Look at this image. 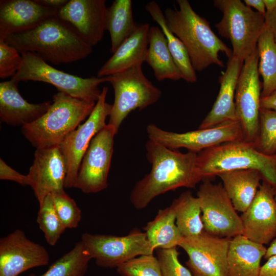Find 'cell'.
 Returning <instances> with one entry per match:
<instances>
[{"label": "cell", "instance_id": "6da1fadb", "mask_svg": "<svg viewBox=\"0 0 276 276\" xmlns=\"http://www.w3.org/2000/svg\"><path fill=\"white\" fill-rule=\"evenodd\" d=\"M146 148L152 168L131 192L130 200L136 209L146 208L154 198L169 191L195 188L202 180L197 167V153H181L151 140Z\"/></svg>", "mask_w": 276, "mask_h": 276}, {"label": "cell", "instance_id": "7a4b0ae2", "mask_svg": "<svg viewBox=\"0 0 276 276\" xmlns=\"http://www.w3.org/2000/svg\"><path fill=\"white\" fill-rule=\"evenodd\" d=\"M5 40L20 53L30 52L56 65L81 60L93 52V47L75 28L57 16L29 30L10 35Z\"/></svg>", "mask_w": 276, "mask_h": 276}, {"label": "cell", "instance_id": "3957f363", "mask_svg": "<svg viewBox=\"0 0 276 276\" xmlns=\"http://www.w3.org/2000/svg\"><path fill=\"white\" fill-rule=\"evenodd\" d=\"M178 8H167L164 15L168 27L183 43L195 71L212 65L224 66L219 57L222 52L228 59L232 50L213 32L209 21L193 10L188 0H177Z\"/></svg>", "mask_w": 276, "mask_h": 276}, {"label": "cell", "instance_id": "277c9868", "mask_svg": "<svg viewBox=\"0 0 276 276\" xmlns=\"http://www.w3.org/2000/svg\"><path fill=\"white\" fill-rule=\"evenodd\" d=\"M96 103L59 91L54 95L48 111L35 121L22 126V133L36 149L59 146L90 115Z\"/></svg>", "mask_w": 276, "mask_h": 276}, {"label": "cell", "instance_id": "5b68a950", "mask_svg": "<svg viewBox=\"0 0 276 276\" xmlns=\"http://www.w3.org/2000/svg\"><path fill=\"white\" fill-rule=\"evenodd\" d=\"M196 164L202 180L226 172L255 169L276 189V155L262 153L252 142L234 141L203 150L197 153Z\"/></svg>", "mask_w": 276, "mask_h": 276}, {"label": "cell", "instance_id": "8992f818", "mask_svg": "<svg viewBox=\"0 0 276 276\" xmlns=\"http://www.w3.org/2000/svg\"><path fill=\"white\" fill-rule=\"evenodd\" d=\"M213 4L223 14L215 25L219 34L231 41L233 56L244 61L257 48L265 27L264 15L240 0H215Z\"/></svg>", "mask_w": 276, "mask_h": 276}, {"label": "cell", "instance_id": "52a82bcc", "mask_svg": "<svg viewBox=\"0 0 276 276\" xmlns=\"http://www.w3.org/2000/svg\"><path fill=\"white\" fill-rule=\"evenodd\" d=\"M139 64L121 72L106 77L112 85L114 100L112 105L108 124L118 132L124 120L132 111L143 109L156 103L161 90L147 78Z\"/></svg>", "mask_w": 276, "mask_h": 276}, {"label": "cell", "instance_id": "ba28073f", "mask_svg": "<svg viewBox=\"0 0 276 276\" xmlns=\"http://www.w3.org/2000/svg\"><path fill=\"white\" fill-rule=\"evenodd\" d=\"M23 62L12 79L15 82L33 81L54 85L60 92L79 99L97 102L101 93L99 86L106 77L82 78L58 70L30 52L20 53Z\"/></svg>", "mask_w": 276, "mask_h": 276}, {"label": "cell", "instance_id": "9c48e42d", "mask_svg": "<svg viewBox=\"0 0 276 276\" xmlns=\"http://www.w3.org/2000/svg\"><path fill=\"white\" fill-rule=\"evenodd\" d=\"M81 241L91 259L105 268L117 267L136 257L153 254L155 250L145 233L137 228L123 236L84 233Z\"/></svg>", "mask_w": 276, "mask_h": 276}, {"label": "cell", "instance_id": "30bf717a", "mask_svg": "<svg viewBox=\"0 0 276 276\" xmlns=\"http://www.w3.org/2000/svg\"><path fill=\"white\" fill-rule=\"evenodd\" d=\"M204 232L219 237L242 235L243 224L222 184L203 180L197 193Z\"/></svg>", "mask_w": 276, "mask_h": 276}, {"label": "cell", "instance_id": "8fae6325", "mask_svg": "<svg viewBox=\"0 0 276 276\" xmlns=\"http://www.w3.org/2000/svg\"><path fill=\"white\" fill-rule=\"evenodd\" d=\"M147 132L149 140L166 147L171 149L184 148L197 153L223 143L245 140L242 127L237 120L184 133L166 131L154 124H150L147 127Z\"/></svg>", "mask_w": 276, "mask_h": 276}, {"label": "cell", "instance_id": "7c38bea8", "mask_svg": "<svg viewBox=\"0 0 276 276\" xmlns=\"http://www.w3.org/2000/svg\"><path fill=\"white\" fill-rule=\"evenodd\" d=\"M117 133L108 124L94 136L82 158L74 188L85 193H97L107 188L114 136Z\"/></svg>", "mask_w": 276, "mask_h": 276}, {"label": "cell", "instance_id": "4fadbf2b", "mask_svg": "<svg viewBox=\"0 0 276 276\" xmlns=\"http://www.w3.org/2000/svg\"><path fill=\"white\" fill-rule=\"evenodd\" d=\"M259 55L256 48L244 61L235 94L237 120L244 140L254 143L259 130L262 85L259 79Z\"/></svg>", "mask_w": 276, "mask_h": 276}, {"label": "cell", "instance_id": "5bb4252c", "mask_svg": "<svg viewBox=\"0 0 276 276\" xmlns=\"http://www.w3.org/2000/svg\"><path fill=\"white\" fill-rule=\"evenodd\" d=\"M108 87H103L95 106L84 123L72 132L59 146L64 157L67 174L65 188H74L82 158L94 136L106 125L112 105L106 101Z\"/></svg>", "mask_w": 276, "mask_h": 276}, {"label": "cell", "instance_id": "9a60e30c", "mask_svg": "<svg viewBox=\"0 0 276 276\" xmlns=\"http://www.w3.org/2000/svg\"><path fill=\"white\" fill-rule=\"evenodd\" d=\"M232 238L219 237L203 232L183 237L179 246L187 254L186 262L193 276H227V257Z\"/></svg>", "mask_w": 276, "mask_h": 276}, {"label": "cell", "instance_id": "2e32d148", "mask_svg": "<svg viewBox=\"0 0 276 276\" xmlns=\"http://www.w3.org/2000/svg\"><path fill=\"white\" fill-rule=\"evenodd\" d=\"M46 248L17 229L0 239V276H18L30 269L49 264Z\"/></svg>", "mask_w": 276, "mask_h": 276}, {"label": "cell", "instance_id": "e0dca14e", "mask_svg": "<svg viewBox=\"0 0 276 276\" xmlns=\"http://www.w3.org/2000/svg\"><path fill=\"white\" fill-rule=\"evenodd\" d=\"M275 189L262 180L248 209L240 216L243 235L256 243L270 244L276 238Z\"/></svg>", "mask_w": 276, "mask_h": 276}, {"label": "cell", "instance_id": "ac0fdd59", "mask_svg": "<svg viewBox=\"0 0 276 276\" xmlns=\"http://www.w3.org/2000/svg\"><path fill=\"white\" fill-rule=\"evenodd\" d=\"M66 174V162L59 146L36 149L27 175L39 205L48 195L64 190Z\"/></svg>", "mask_w": 276, "mask_h": 276}, {"label": "cell", "instance_id": "d6986e66", "mask_svg": "<svg viewBox=\"0 0 276 276\" xmlns=\"http://www.w3.org/2000/svg\"><path fill=\"white\" fill-rule=\"evenodd\" d=\"M107 9L105 0H70L59 9L57 16L93 47L101 41L106 31Z\"/></svg>", "mask_w": 276, "mask_h": 276}, {"label": "cell", "instance_id": "ffe728a7", "mask_svg": "<svg viewBox=\"0 0 276 276\" xmlns=\"http://www.w3.org/2000/svg\"><path fill=\"white\" fill-rule=\"evenodd\" d=\"M58 10L40 4L36 0L0 1V39L36 27Z\"/></svg>", "mask_w": 276, "mask_h": 276}, {"label": "cell", "instance_id": "44dd1931", "mask_svg": "<svg viewBox=\"0 0 276 276\" xmlns=\"http://www.w3.org/2000/svg\"><path fill=\"white\" fill-rule=\"evenodd\" d=\"M244 61L235 56L228 59L226 70L219 76L220 89L210 112L199 129L208 128L223 122L237 120L235 94Z\"/></svg>", "mask_w": 276, "mask_h": 276}, {"label": "cell", "instance_id": "7402d4cb", "mask_svg": "<svg viewBox=\"0 0 276 276\" xmlns=\"http://www.w3.org/2000/svg\"><path fill=\"white\" fill-rule=\"evenodd\" d=\"M17 84L12 79L0 83V119L8 125L24 126L41 117L52 102L29 103L20 94Z\"/></svg>", "mask_w": 276, "mask_h": 276}, {"label": "cell", "instance_id": "603a6c76", "mask_svg": "<svg viewBox=\"0 0 276 276\" xmlns=\"http://www.w3.org/2000/svg\"><path fill=\"white\" fill-rule=\"evenodd\" d=\"M150 28L147 23L139 25L135 31L100 68L97 77H107L145 62Z\"/></svg>", "mask_w": 276, "mask_h": 276}, {"label": "cell", "instance_id": "cb8c5ba5", "mask_svg": "<svg viewBox=\"0 0 276 276\" xmlns=\"http://www.w3.org/2000/svg\"><path fill=\"white\" fill-rule=\"evenodd\" d=\"M267 248L243 235L232 238L227 257V276H258Z\"/></svg>", "mask_w": 276, "mask_h": 276}, {"label": "cell", "instance_id": "d4e9b609", "mask_svg": "<svg viewBox=\"0 0 276 276\" xmlns=\"http://www.w3.org/2000/svg\"><path fill=\"white\" fill-rule=\"evenodd\" d=\"M217 176L237 211L243 213L254 200L261 181L260 172L255 169H241L222 173Z\"/></svg>", "mask_w": 276, "mask_h": 276}, {"label": "cell", "instance_id": "484cf974", "mask_svg": "<svg viewBox=\"0 0 276 276\" xmlns=\"http://www.w3.org/2000/svg\"><path fill=\"white\" fill-rule=\"evenodd\" d=\"M145 62L152 68L158 81L179 80L180 73L168 47L166 38L159 27H150Z\"/></svg>", "mask_w": 276, "mask_h": 276}, {"label": "cell", "instance_id": "4316f807", "mask_svg": "<svg viewBox=\"0 0 276 276\" xmlns=\"http://www.w3.org/2000/svg\"><path fill=\"white\" fill-rule=\"evenodd\" d=\"M144 229L154 249L176 247L183 238L176 225L175 212L171 205L159 210Z\"/></svg>", "mask_w": 276, "mask_h": 276}, {"label": "cell", "instance_id": "83f0119b", "mask_svg": "<svg viewBox=\"0 0 276 276\" xmlns=\"http://www.w3.org/2000/svg\"><path fill=\"white\" fill-rule=\"evenodd\" d=\"M145 9L163 32L167 41L168 48L180 73L181 79L187 82H195L197 80L196 71L192 66L187 49L181 41L168 27L164 13L159 5L155 1H151L146 4Z\"/></svg>", "mask_w": 276, "mask_h": 276}, {"label": "cell", "instance_id": "f1b7e54d", "mask_svg": "<svg viewBox=\"0 0 276 276\" xmlns=\"http://www.w3.org/2000/svg\"><path fill=\"white\" fill-rule=\"evenodd\" d=\"M132 3L131 0H115L107 9L105 27L110 35L113 53L137 28L133 19Z\"/></svg>", "mask_w": 276, "mask_h": 276}, {"label": "cell", "instance_id": "f546056e", "mask_svg": "<svg viewBox=\"0 0 276 276\" xmlns=\"http://www.w3.org/2000/svg\"><path fill=\"white\" fill-rule=\"evenodd\" d=\"M171 205L175 212L176 225L183 237L197 236L203 232L199 201L191 192L181 193Z\"/></svg>", "mask_w": 276, "mask_h": 276}, {"label": "cell", "instance_id": "4dcf8cb0", "mask_svg": "<svg viewBox=\"0 0 276 276\" xmlns=\"http://www.w3.org/2000/svg\"><path fill=\"white\" fill-rule=\"evenodd\" d=\"M258 70L263 79L261 98L276 90V42L270 30L266 26L257 46Z\"/></svg>", "mask_w": 276, "mask_h": 276}, {"label": "cell", "instance_id": "1f68e13d", "mask_svg": "<svg viewBox=\"0 0 276 276\" xmlns=\"http://www.w3.org/2000/svg\"><path fill=\"white\" fill-rule=\"evenodd\" d=\"M88 253L80 241L74 247L55 262L43 273L28 276H84L91 260Z\"/></svg>", "mask_w": 276, "mask_h": 276}, {"label": "cell", "instance_id": "d6a6232c", "mask_svg": "<svg viewBox=\"0 0 276 276\" xmlns=\"http://www.w3.org/2000/svg\"><path fill=\"white\" fill-rule=\"evenodd\" d=\"M39 205L37 222L47 242L54 246L66 228L56 212L51 194L47 196Z\"/></svg>", "mask_w": 276, "mask_h": 276}, {"label": "cell", "instance_id": "836d02e7", "mask_svg": "<svg viewBox=\"0 0 276 276\" xmlns=\"http://www.w3.org/2000/svg\"><path fill=\"white\" fill-rule=\"evenodd\" d=\"M254 144L265 154H276V110L260 109L259 130Z\"/></svg>", "mask_w": 276, "mask_h": 276}, {"label": "cell", "instance_id": "e575fe53", "mask_svg": "<svg viewBox=\"0 0 276 276\" xmlns=\"http://www.w3.org/2000/svg\"><path fill=\"white\" fill-rule=\"evenodd\" d=\"M121 276H162L159 261L153 254L133 258L117 267Z\"/></svg>", "mask_w": 276, "mask_h": 276}, {"label": "cell", "instance_id": "d590c367", "mask_svg": "<svg viewBox=\"0 0 276 276\" xmlns=\"http://www.w3.org/2000/svg\"><path fill=\"white\" fill-rule=\"evenodd\" d=\"M51 195L56 212L66 228H76L81 219V211L75 200L64 190Z\"/></svg>", "mask_w": 276, "mask_h": 276}, {"label": "cell", "instance_id": "8d00e7d4", "mask_svg": "<svg viewBox=\"0 0 276 276\" xmlns=\"http://www.w3.org/2000/svg\"><path fill=\"white\" fill-rule=\"evenodd\" d=\"M178 256L176 247L158 249L157 258L162 276H193L190 270L181 264Z\"/></svg>", "mask_w": 276, "mask_h": 276}, {"label": "cell", "instance_id": "74e56055", "mask_svg": "<svg viewBox=\"0 0 276 276\" xmlns=\"http://www.w3.org/2000/svg\"><path fill=\"white\" fill-rule=\"evenodd\" d=\"M21 54L5 40L0 39V78L4 79L15 75L21 68Z\"/></svg>", "mask_w": 276, "mask_h": 276}, {"label": "cell", "instance_id": "f35d334b", "mask_svg": "<svg viewBox=\"0 0 276 276\" xmlns=\"http://www.w3.org/2000/svg\"><path fill=\"white\" fill-rule=\"evenodd\" d=\"M0 179L15 181L22 186H30V180L28 175H23L8 165L2 158L0 159Z\"/></svg>", "mask_w": 276, "mask_h": 276}, {"label": "cell", "instance_id": "ab89813d", "mask_svg": "<svg viewBox=\"0 0 276 276\" xmlns=\"http://www.w3.org/2000/svg\"><path fill=\"white\" fill-rule=\"evenodd\" d=\"M261 266L258 276H276V255L269 258Z\"/></svg>", "mask_w": 276, "mask_h": 276}, {"label": "cell", "instance_id": "60d3db41", "mask_svg": "<svg viewBox=\"0 0 276 276\" xmlns=\"http://www.w3.org/2000/svg\"><path fill=\"white\" fill-rule=\"evenodd\" d=\"M265 25L271 31L276 42V7L269 13H266L264 15Z\"/></svg>", "mask_w": 276, "mask_h": 276}, {"label": "cell", "instance_id": "b9f144b4", "mask_svg": "<svg viewBox=\"0 0 276 276\" xmlns=\"http://www.w3.org/2000/svg\"><path fill=\"white\" fill-rule=\"evenodd\" d=\"M261 108L276 110V90L268 96L261 98Z\"/></svg>", "mask_w": 276, "mask_h": 276}, {"label": "cell", "instance_id": "7bdbcfd3", "mask_svg": "<svg viewBox=\"0 0 276 276\" xmlns=\"http://www.w3.org/2000/svg\"><path fill=\"white\" fill-rule=\"evenodd\" d=\"M244 3L248 7L254 8L257 12L265 15L266 13L263 0H244Z\"/></svg>", "mask_w": 276, "mask_h": 276}, {"label": "cell", "instance_id": "ee69618b", "mask_svg": "<svg viewBox=\"0 0 276 276\" xmlns=\"http://www.w3.org/2000/svg\"><path fill=\"white\" fill-rule=\"evenodd\" d=\"M38 3L45 6L54 8L59 10L64 6L67 0H36Z\"/></svg>", "mask_w": 276, "mask_h": 276}, {"label": "cell", "instance_id": "f6af8a7d", "mask_svg": "<svg viewBox=\"0 0 276 276\" xmlns=\"http://www.w3.org/2000/svg\"><path fill=\"white\" fill-rule=\"evenodd\" d=\"M276 255V238L270 243L269 246L267 248L266 254L264 257L265 260L272 256Z\"/></svg>", "mask_w": 276, "mask_h": 276}, {"label": "cell", "instance_id": "bcb514c9", "mask_svg": "<svg viewBox=\"0 0 276 276\" xmlns=\"http://www.w3.org/2000/svg\"><path fill=\"white\" fill-rule=\"evenodd\" d=\"M266 13L273 11L276 7V0H263Z\"/></svg>", "mask_w": 276, "mask_h": 276}, {"label": "cell", "instance_id": "7dc6e473", "mask_svg": "<svg viewBox=\"0 0 276 276\" xmlns=\"http://www.w3.org/2000/svg\"><path fill=\"white\" fill-rule=\"evenodd\" d=\"M276 155V154H275ZM274 198H275V199L276 200V189L275 190V193H274Z\"/></svg>", "mask_w": 276, "mask_h": 276}]
</instances>
